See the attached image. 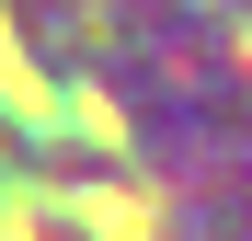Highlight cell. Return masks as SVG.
I'll return each instance as SVG.
<instances>
[{"instance_id": "obj_1", "label": "cell", "mask_w": 252, "mask_h": 241, "mask_svg": "<svg viewBox=\"0 0 252 241\" xmlns=\"http://www.w3.org/2000/svg\"><path fill=\"white\" fill-rule=\"evenodd\" d=\"M46 207H58L69 230H92V241H160V230H149V207H138V195H92V184H58Z\"/></svg>"}, {"instance_id": "obj_2", "label": "cell", "mask_w": 252, "mask_h": 241, "mask_svg": "<svg viewBox=\"0 0 252 241\" xmlns=\"http://www.w3.org/2000/svg\"><path fill=\"white\" fill-rule=\"evenodd\" d=\"M58 115H69V127L92 138V149H126V115H115L103 92H92V80H69V92H58Z\"/></svg>"}]
</instances>
